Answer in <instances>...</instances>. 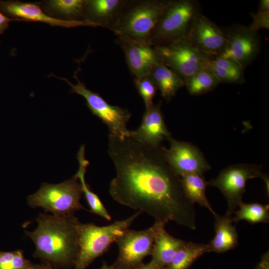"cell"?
Returning <instances> with one entry per match:
<instances>
[{
	"label": "cell",
	"mask_w": 269,
	"mask_h": 269,
	"mask_svg": "<svg viewBox=\"0 0 269 269\" xmlns=\"http://www.w3.org/2000/svg\"><path fill=\"white\" fill-rule=\"evenodd\" d=\"M162 226L165 224L155 221L151 227L144 230H126L116 242L119 253L112 265L114 269H136L146 257L151 255L156 234Z\"/></svg>",
	"instance_id": "ba28073f"
},
{
	"label": "cell",
	"mask_w": 269,
	"mask_h": 269,
	"mask_svg": "<svg viewBox=\"0 0 269 269\" xmlns=\"http://www.w3.org/2000/svg\"><path fill=\"white\" fill-rule=\"evenodd\" d=\"M85 3L82 0H53L49 1V6L65 15L77 16L83 12Z\"/></svg>",
	"instance_id": "4316f807"
},
{
	"label": "cell",
	"mask_w": 269,
	"mask_h": 269,
	"mask_svg": "<svg viewBox=\"0 0 269 269\" xmlns=\"http://www.w3.org/2000/svg\"><path fill=\"white\" fill-rule=\"evenodd\" d=\"M181 180L184 193L192 204L197 203L208 209L213 215L216 213L206 195V189L208 186L204 176L192 173L181 177Z\"/></svg>",
	"instance_id": "7402d4cb"
},
{
	"label": "cell",
	"mask_w": 269,
	"mask_h": 269,
	"mask_svg": "<svg viewBox=\"0 0 269 269\" xmlns=\"http://www.w3.org/2000/svg\"><path fill=\"white\" fill-rule=\"evenodd\" d=\"M37 228L25 231L34 242V258L56 269L74 267L79 252L78 231L80 222L74 214L64 216L40 214Z\"/></svg>",
	"instance_id": "7a4b0ae2"
},
{
	"label": "cell",
	"mask_w": 269,
	"mask_h": 269,
	"mask_svg": "<svg viewBox=\"0 0 269 269\" xmlns=\"http://www.w3.org/2000/svg\"><path fill=\"white\" fill-rule=\"evenodd\" d=\"M215 235L207 244L208 252L223 253L236 248L238 244V234L232 217L225 214L221 216L215 213Z\"/></svg>",
	"instance_id": "ac0fdd59"
},
{
	"label": "cell",
	"mask_w": 269,
	"mask_h": 269,
	"mask_svg": "<svg viewBox=\"0 0 269 269\" xmlns=\"http://www.w3.org/2000/svg\"><path fill=\"white\" fill-rule=\"evenodd\" d=\"M186 241L173 237L162 226L158 230L153 244L152 260L163 269L168 265L177 251Z\"/></svg>",
	"instance_id": "d6986e66"
},
{
	"label": "cell",
	"mask_w": 269,
	"mask_h": 269,
	"mask_svg": "<svg viewBox=\"0 0 269 269\" xmlns=\"http://www.w3.org/2000/svg\"><path fill=\"white\" fill-rule=\"evenodd\" d=\"M13 19H9L0 12V32H2L7 26L8 23Z\"/></svg>",
	"instance_id": "1f68e13d"
},
{
	"label": "cell",
	"mask_w": 269,
	"mask_h": 269,
	"mask_svg": "<svg viewBox=\"0 0 269 269\" xmlns=\"http://www.w3.org/2000/svg\"><path fill=\"white\" fill-rule=\"evenodd\" d=\"M136 269H163L152 260L147 264L142 263Z\"/></svg>",
	"instance_id": "d6a6232c"
},
{
	"label": "cell",
	"mask_w": 269,
	"mask_h": 269,
	"mask_svg": "<svg viewBox=\"0 0 269 269\" xmlns=\"http://www.w3.org/2000/svg\"><path fill=\"white\" fill-rule=\"evenodd\" d=\"M253 22L249 27L253 30L258 32L261 29L269 28V0H261L257 13H251Z\"/></svg>",
	"instance_id": "f1b7e54d"
},
{
	"label": "cell",
	"mask_w": 269,
	"mask_h": 269,
	"mask_svg": "<svg viewBox=\"0 0 269 269\" xmlns=\"http://www.w3.org/2000/svg\"><path fill=\"white\" fill-rule=\"evenodd\" d=\"M135 88L143 99L146 110L150 108L153 105V99L157 90V87L149 77H144L134 80Z\"/></svg>",
	"instance_id": "83f0119b"
},
{
	"label": "cell",
	"mask_w": 269,
	"mask_h": 269,
	"mask_svg": "<svg viewBox=\"0 0 269 269\" xmlns=\"http://www.w3.org/2000/svg\"><path fill=\"white\" fill-rule=\"evenodd\" d=\"M261 178L269 184V178L261 170V166L255 164L241 163L230 165L222 170L214 179L207 181V186L218 188L226 199V215L232 216L242 201L248 180Z\"/></svg>",
	"instance_id": "52a82bcc"
},
{
	"label": "cell",
	"mask_w": 269,
	"mask_h": 269,
	"mask_svg": "<svg viewBox=\"0 0 269 269\" xmlns=\"http://www.w3.org/2000/svg\"><path fill=\"white\" fill-rule=\"evenodd\" d=\"M200 12L193 0H171L152 30L148 43L154 47L188 40L194 21Z\"/></svg>",
	"instance_id": "277c9868"
},
{
	"label": "cell",
	"mask_w": 269,
	"mask_h": 269,
	"mask_svg": "<svg viewBox=\"0 0 269 269\" xmlns=\"http://www.w3.org/2000/svg\"><path fill=\"white\" fill-rule=\"evenodd\" d=\"M4 10L14 16L26 20L40 21L50 24L65 27L79 26H100L99 24L88 20H65L50 16L44 13L40 7L31 2L20 1L9 2L3 5Z\"/></svg>",
	"instance_id": "2e32d148"
},
{
	"label": "cell",
	"mask_w": 269,
	"mask_h": 269,
	"mask_svg": "<svg viewBox=\"0 0 269 269\" xmlns=\"http://www.w3.org/2000/svg\"><path fill=\"white\" fill-rule=\"evenodd\" d=\"M255 269H269V251L267 252L263 255Z\"/></svg>",
	"instance_id": "4dcf8cb0"
},
{
	"label": "cell",
	"mask_w": 269,
	"mask_h": 269,
	"mask_svg": "<svg viewBox=\"0 0 269 269\" xmlns=\"http://www.w3.org/2000/svg\"><path fill=\"white\" fill-rule=\"evenodd\" d=\"M108 151L116 171L109 188L115 201L147 213L155 221H172L196 230L194 204L184 193L181 177L165 160L161 145L109 134Z\"/></svg>",
	"instance_id": "6da1fadb"
},
{
	"label": "cell",
	"mask_w": 269,
	"mask_h": 269,
	"mask_svg": "<svg viewBox=\"0 0 269 269\" xmlns=\"http://www.w3.org/2000/svg\"><path fill=\"white\" fill-rule=\"evenodd\" d=\"M100 269H115L112 266H109L106 262H104Z\"/></svg>",
	"instance_id": "836d02e7"
},
{
	"label": "cell",
	"mask_w": 269,
	"mask_h": 269,
	"mask_svg": "<svg viewBox=\"0 0 269 269\" xmlns=\"http://www.w3.org/2000/svg\"><path fill=\"white\" fill-rule=\"evenodd\" d=\"M129 0H86L84 11L86 20L112 30Z\"/></svg>",
	"instance_id": "e0dca14e"
},
{
	"label": "cell",
	"mask_w": 269,
	"mask_h": 269,
	"mask_svg": "<svg viewBox=\"0 0 269 269\" xmlns=\"http://www.w3.org/2000/svg\"><path fill=\"white\" fill-rule=\"evenodd\" d=\"M85 145L83 144L80 146L77 153L79 168L74 176L79 179L81 184L83 194L90 208V211L103 217L107 221H111L112 217L100 198L90 189L86 182L85 175L89 162L85 158Z\"/></svg>",
	"instance_id": "44dd1931"
},
{
	"label": "cell",
	"mask_w": 269,
	"mask_h": 269,
	"mask_svg": "<svg viewBox=\"0 0 269 269\" xmlns=\"http://www.w3.org/2000/svg\"><path fill=\"white\" fill-rule=\"evenodd\" d=\"M208 253L207 244L186 242L165 269H188L199 257Z\"/></svg>",
	"instance_id": "603a6c76"
},
{
	"label": "cell",
	"mask_w": 269,
	"mask_h": 269,
	"mask_svg": "<svg viewBox=\"0 0 269 269\" xmlns=\"http://www.w3.org/2000/svg\"><path fill=\"white\" fill-rule=\"evenodd\" d=\"M129 136L155 147H159L163 140L171 136L164 121L160 103L153 104L145 110L140 125L135 130H129Z\"/></svg>",
	"instance_id": "9a60e30c"
},
{
	"label": "cell",
	"mask_w": 269,
	"mask_h": 269,
	"mask_svg": "<svg viewBox=\"0 0 269 269\" xmlns=\"http://www.w3.org/2000/svg\"><path fill=\"white\" fill-rule=\"evenodd\" d=\"M77 82L72 84L66 78H59L66 82L71 88V92L82 96L86 100L91 112L106 124L109 134L125 138L129 136L127 124L132 116L126 109L108 103L99 94L87 89L78 77L74 76Z\"/></svg>",
	"instance_id": "9c48e42d"
},
{
	"label": "cell",
	"mask_w": 269,
	"mask_h": 269,
	"mask_svg": "<svg viewBox=\"0 0 269 269\" xmlns=\"http://www.w3.org/2000/svg\"><path fill=\"white\" fill-rule=\"evenodd\" d=\"M225 33L227 42L219 57L234 61L244 70L260 53L261 41L258 32L249 26L236 24Z\"/></svg>",
	"instance_id": "7c38bea8"
},
{
	"label": "cell",
	"mask_w": 269,
	"mask_h": 269,
	"mask_svg": "<svg viewBox=\"0 0 269 269\" xmlns=\"http://www.w3.org/2000/svg\"><path fill=\"white\" fill-rule=\"evenodd\" d=\"M116 42L123 49L128 67L134 80L148 76L153 67L163 63L154 47L117 35Z\"/></svg>",
	"instance_id": "5bb4252c"
},
{
	"label": "cell",
	"mask_w": 269,
	"mask_h": 269,
	"mask_svg": "<svg viewBox=\"0 0 269 269\" xmlns=\"http://www.w3.org/2000/svg\"><path fill=\"white\" fill-rule=\"evenodd\" d=\"M154 48L163 63L184 81L204 68L208 58L193 47L188 40Z\"/></svg>",
	"instance_id": "8fae6325"
},
{
	"label": "cell",
	"mask_w": 269,
	"mask_h": 269,
	"mask_svg": "<svg viewBox=\"0 0 269 269\" xmlns=\"http://www.w3.org/2000/svg\"><path fill=\"white\" fill-rule=\"evenodd\" d=\"M171 0H129L112 30L117 35L148 43L152 30Z\"/></svg>",
	"instance_id": "5b68a950"
},
{
	"label": "cell",
	"mask_w": 269,
	"mask_h": 269,
	"mask_svg": "<svg viewBox=\"0 0 269 269\" xmlns=\"http://www.w3.org/2000/svg\"><path fill=\"white\" fill-rule=\"evenodd\" d=\"M205 67L208 68L213 73L220 83L242 84L245 81L244 72H233L217 67L207 63V59Z\"/></svg>",
	"instance_id": "f546056e"
},
{
	"label": "cell",
	"mask_w": 269,
	"mask_h": 269,
	"mask_svg": "<svg viewBox=\"0 0 269 269\" xmlns=\"http://www.w3.org/2000/svg\"><path fill=\"white\" fill-rule=\"evenodd\" d=\"M188 41L200 53L209 58L219 57L226 46L225 31L208 17L199 13L196 16Z\"/></svg>",
	"instance_id": "4fadbf2b"
},
{
	"label": "cell",
	"mask_w": 269,
	"mask_h": 269,
	"mask_svg": "<svg viewBox=\"0 0 269 269\" xmlns=\"http://www.w3.org/2000/svg\"><path fill=\"white\" fill-rule=\"evenodd\" d=\"M169 147L161 146L163 155L172 170L180 177L195 173L202 176L211 169V165L200 149L192 143L178 140L170 136Z\"/></svg>",
	"instance_id": "30bf717a"
},
{
	"label": "cell",
	"mask_w": 269,
	"mask_h": 269,
	"mask_svg": "<svg viewBox=\"0 0 269 269\" xmlns=\"http://www.w3.org/2000/svg\"><path fill=\"white\" fill-rule=\"evenodd\" d=\"M0 269H56L47 263L33 264L24 258L20 250L0 251Z\"/></svg>",
	"instance_id": "484cf974"
},
{
	"label": "cell",
	"mask_w": 269,
	"mask_h": 269,
	"mask_svg": "<svg viewBox=\"0 0 269 269\" xmlns=\"http://www.w3.org/2000/svg\"><path fill=\"white\" fill-rule=\"evenodd\" d=\"M141 213L137 211L127 219L105 226L80 223L78 231L79 252L74 269H86L95 259L106 253L111 245L129 229Z\"/></svg>",
	"instance_id": "3957f363"
},
{
	"label": "cell",
	"mask_w": 269,
	"mask_h": 269,
	"mask_svg": "<svg viewBox=\"0 0 269 269\" xmlns=\"http://www.w3.org/2000/svg\"><path fill=\"white\" fill-rule=\"evenodd\" d=\"M233 213L234 223L237 224L241 220H246L251 224L268 223L269 221V206L258 203H245L242 201Z\"/></svg>",
	"instance_id": "d4e9b609"
},
{
	"label": "cell",
	"mask_w": 269,
	"mask_h": 269,
	"mask_svg": "<svg viewBox=\"0 0 269 269\" xmlns=\"http://www.w3.org/2000/svg\"><path fill=\"white\" fill-rule=\"evenodd\" d=\"M189 94L194 96L204 94L214 90L220 83L213 73L204 67L184 80Z\"/></svg>",
	"instance_id": "cb8c5ba5"
},
{
	"label": "cell",
	"mask_w": 269,
	"mask_h": 269,
	"mask_svg": "<svg viewBox=\"0 0 269 269\" xmlns=\"http://www.w3.org/2000/svg\"><path fill=\"white\" fill-rule=\"evenodd\" d=\"M148 76L167 102L185 86L184 80L163 63L154 65Z\"/></svg>",
	"instance_id": "ffe728a7"
},
{
	"label": "cell",
	"mask_w": 269,
	"mask_h": 269,
	"mask_svg": "<svg viewBox=\"0 0 269 269\" xmlns=\"http://www.w3.org/2000/svg\"><path fill=\"white\" fill-rule=\"evenodd\" d=\"M83 194L81 183L73 176L59 184L43 183L36 192L28 196L27 203L32 208L41 207L54 215H73L77 210H86L80 201Z\"/></svg>",
	"instance_id": "8992f818"
}]
</instances>
